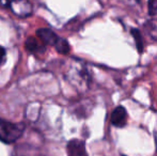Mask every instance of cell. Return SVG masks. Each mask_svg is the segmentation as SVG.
Listing matches in <instances>:
<instances>
[{
  "label": "cell",
  "instance_id": "obj_1",
  "mask_svg": "<svg viewBox=\"0 0 157 156\" xmlns=\"http://www.w3.org/2000/svg\"><path fill=\"white\" fill-rule=\"evenodd\" d=\"M25 127L23 122L13 123L0 119V140L4 143H13L21 137Z\"/></svg>",
  "mask_w": 157,
  "mask_h": 156
},
{
  "label": "cell",
  "instance_id": "obj_2",
  "mask_svg": "<svg viewBox=\"0 0 157 156\" xmlns=\"http://www.w3.org/2000/svg\"><path fill=\"white\" fill-rule=\"evenodd\" d=\"M10 10L18 17H28L32 14V4L29 0H11Z\"/></svg>",
  "mask_w": 157,
  "mask_h": 156
},
{
  "label": "cell",
  "instance_id": "obj_3",
  "mask_svg": "<svg viewBox=\"0 0 157 156\" xmlns=\"http://www.w3.org/2000/svg\"><path fill=\"white\" fill-rule=\"evenodd\" d=\"M67 156H88L85 141L80 139H72L66 146Z\"/></svg>",
  "mask_w": 157,
  "mask_h": 156
},
{
  "label": "cell",
  "instance_id": "obj_4",
  "mask_svg": "<svg viewBox=\"0 0 157 156\" xmlns=\"http://www.w3.org/2000/svg\"><path fill=\"white\" fill-rule=\"evenodd\" d=\"M111 124L116 127H124L127 123V111L123 106H118L113 109L110 117Z\"/></svg>",
  "mask_w": 157,
  "mask_h": 156
},
{
  "label": "cell",
  "instance_id": "obj_5",
  "mask_svg": "<svg viewBox=\"0 0 157 156\" xmlns=\"http://www.w3.org/2000/svg\"><path fill=\"white\" fill-rule=\"evenodd\" d=\"M36 36L42 41V43L45 44V45H50V46H55L58 43L59 39H60L52 30L47 29V28L37 29Z\"/></svg>",
  "mask_w": 157,
  "mask_h": 156
},
{
  "label": "cell",
  "instance_id": "obj_6",
  "mask_svg": "<svg viewBox=\"0 0 157 156\" xmlns=\"http://www.w3.org/2000/svg\"><path fill=\"white\" fill-rule=\"evenodd\" d=\"M130 34H132V38L135 40V43H136V47H137L138 52L142 54L143 50H144V41H143L141 32L139 31L138 29H136V28H132V29H130Z\"/></svg>",
  "mask_w": 157,
  "mask_h": 156
},
{
  "label": "cell",
  "instance_id": "obj_7",
  "mask_svg": "<svg viewBox=\"0 0 157 156\" xmlns=\"http://www.w3.org/2000/svg\"><path fill=\"white\" fill-rule=\"evenodd\" d=\"M55 48H56V50L59 52V54H62V55H66L70 52V44H68V42L66 41V40L64 39H59L58 43L55 45Z\"/></svg>",
  "mask_w": 157,
  "mask_h": 156
},
{
  "label": "cell",
  "instance_id": "obj_8",
  "mask_svg": "<svg viewBox=\"0 0 157 156\" xmlns=\"http://www.w3.org/2000/svg\"><path fill=\"white\" fill-rule=\"evenodd\" d=\"M25 47H26V49H27L28 51H32V52L39 51L41 48H43L39 44V42H37L35 39H33V38H29L27 41H26Z\"/></svg>",
  "mask_w": 157,
  "mask_h": 156
},
{
  "label": "cell",
  "instance_id": "obj_9",
  "mask_svg": "<svg viewBox=\"0 0 157 156\" xmlns=\"http://www.w3.org/2000/svg\"><path fill=\"white\" fill-rule=\"evenodd\" d=\"M147 6H149V14L151 16L155 15L157 13V0H149Z\"/></svg>",
  "mask_w": 157,
  "mask_h": 156
},
{
  "label": "cell",
  "instance_id": "obj_10",
  "mask_svg": "<svg viewBox=\"0 0 157 156\" xmlns=\"http://www.w3.org/2000/svg\"><path fill=\"white\" fill-rule=\"evenodd\" d=\"M6 48L0 46V67L6 61Z\"/></svg>",
  "mask_w": 157,
  "mask_h": 156
},
{
  "label": "cell",
  "instance_id": "obj_11",
  "mask_svg": "<svg viewBox=\"0 0 157 156\" xmlns=\"http://www.w3.org/2000/svg\"><path fill=\"white\" fill-rule=\"evenodd\" d=\"M11 0H0V6H9Z\"/></svg>",
  "mask_w": 157,
  "mask_h": 156
}]
</instances>
